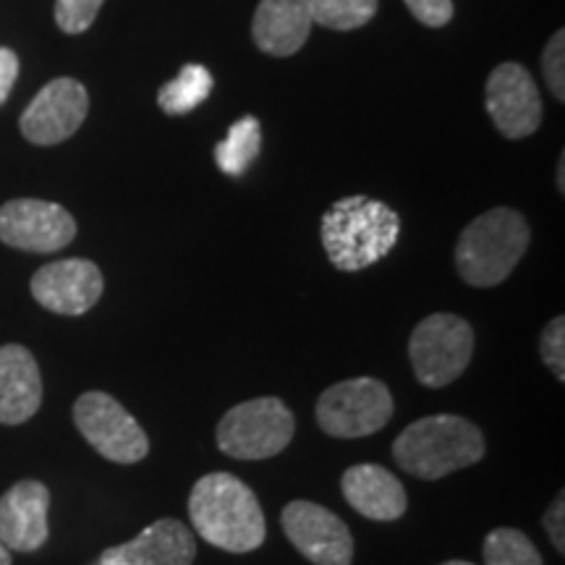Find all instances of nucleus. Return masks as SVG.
<instances>
[{
  "label": "nucleus",
  "mask_w": 565,
  "mask_h": 565,
  "mask_svg": "<svg viewBox=\"0 0 565 565\" xmlns=\"http://www.w3.org/2000/svg\"><path fill=\"white\" fill-rule=\"evenodd\" d=\"M189 519L207 545L225 553H254L267 536L257 492L228 471L196 479L189 494Z\"/></svg>",
  "instance_id": "obj_1"
},
{
  "label": "nucleus",
  "mask_w": 565,
  "mask_h": 565,
  "mask_svg": "<svg viewBox=\"0 0 565 565\" xmlns=\"http://www.w3.org/2000/svg\"><path fill=\"white\" fill-rule=\"evenodd\" d=\"M401 236L398 212L372 196H345L322 215L324 254L341 273H359L393 252Z\"/></svg>",
  "instance_id": "obj_2"
},
{
  "label": "nucleus",
  "mask_w": 565,
  "mask_h": 565,
  "mask_svg": "<svg viewBox=\"0 0 565 565\" xmlns=\"http://www.w3.org/2000/svg\"><path fill=\"white\" fill-rule=\"evenodd\" d=\"M487 454V440L475 422L456 414L422 416L395 437L393 458L406 475L424 482L454 475L479 463Z\"/></svg>",
  "instance_id": "obj_3"
},
{
  "label": "nucleus",
  "mask_w": 565,
  "mask_h": 565,
  "mask_svg": "<svg viewBox=\"0 0 565 565\" xmlns=\"http://www.w3.org/2000/svg\"><path fill=\"white\" fill-rule=\"evenodd\" d=\"M532 228L519 210L494 207L466 225L456 244V270L475 288L500 286L521 263Z\"/></svg>",
  "instance_id": "obj_4"
},
{
  "label": "nucleus",
  "mask_w": 565,
  "mask_h": 565,
  "mask_svg": "<svg viewBox=\"0 0 565 565\" xmlns=\"http://www.w3.org/2000/svg\"><path fill=\"white\" fill-rule=\"evenodd\" d=\"M296 435V416L275 395L244 401L217 422V448L236 461H265L282 454Z\"/></svg>",
  "instance_id": "obj_5"
},
{
  "label": "nucleus",
  "mask_w": 565,
  "mask_h": 565,
  "mask_svg": "<svg viewBox=\"0 0 565 565\" xmlns=\"http://www.w3.org/2000/svg\"><path fill=\"white\" fill-rule=\"evenodd\" d=\"M475 356V330L463 317L437 312L424 317L408 338V362L424 387L456 383Z\"/></svg>",
  "instance_id": "obj_6"
},
{
  "label": "nucleus",
  "mask_w": 565,
  "mask_h": 565,
  "mask_svg": "<svg viewBox=\"0 0 565 565\" xmlns=\"http://www.w3.org/2000/svg\"><path fill=\"white\" fill-rule=\"evenodd\" d=\"M315 419L324 435L335 440L370 437L393 419V395L374 377H353L335 383L317 398Z\"/></svg>",
  "instance_id": "obj_7"
},
{
  "label": "nucleus",
  "mask_w": 565,
  "mask_h": 565,
  "mask_svg": "<svg viewBox=\"0 0 565 565\" xmlns=\"http://www.w3.org/2000/svg\"><path fill=\"white\" fill-rule=\"evenodd\" d=\"M74 424L105 461L131 466L150 454V437L141 424L126 412L121 401L103 391L82 393L76 398Z\"/></svg>",
  "instance_id": "obj_8"
},
{
  "label": "nucleus",
  "mask_w": 565,
  "mask_h": 565,
  "mask_svg": "<svg viewBox=\"0 0 565 565\" xmlns=\"http://www.w3.org/2000/svg\"><path fill=\"white\" fill-rule=\"evenodd\" d=\"M288 542L315 565H351L353 536L341 515L312 500H291L280 513Z\"/></svg>",
  "instance_id": "obj_9"
},
{
  "label": "nucleus",
  "mask_w": 565,
  "mask_h": 565,
  "mask_svg": "<svg viewBox=\"0 0 565 565\" xmlns=\"http://www.w3.org/2000/svg\"><path fill=\"white\" fill-rule=\"evenodd\" d=\"M76 238V221L66 207L42 200H11L0 207V242L21 252H61Z\"/></svg>",
  "instance_id": "obj_10"
},
{
  "label": "nucleus",
  "mask_w": 565,
  "mask_h": 565,
  "mask_svg": "<svg viewBox=\"0 0 565 565\" xmlns=\"http://www.w3.org/2000/svg\"><path fill=\"white\" fill-rule=\"evenodd\" d=\"M89 113V95L84 84L68 76L47 82L21 113L19 129L26 141L40 147L61 145L79 131Z\"/></svg>",
  "instance_id": "obj_11"
},
{
  "label": "nucleus",
  "mask_w": 565,
  "mask_h": 565,
  "mask_svg": "<svg viewBox=\"0 0 565 565\" xmlns=\"http://www.w3.org/2000/svg\"><path fill=\"white\" fill-rule=\"evenodd\" d=\"M487 113L508 139H524L540 129L542 100L532 74L521 63H500L487 79Z\"/></svg>",
  "instance_id": "obj_12"
},
{
  "label": "nucleus",
  "mask_w": 565,
  "mask_h": 565,
  "mask_svg": "<svg viewBox=\"0 0 565 565\" xmlns=\"http://www.w3.org/2000/svg\"><path fill=\"white\" fill-rule=\"evenodd\" d=\"M30 291L47 312L82 317L100 301L105 280L100 267L89 259H58L32 275Z\"/></svg>",
  "instance_id": "obj_13"
},
{
  "label": "nucleus",
  "mask_w": 565,
  "mask_h": 565,
  "mask_svg": "<svg viewBox=\"0 0 565 565\" xmlns=\"http://www.w3.org/2000/svg\"><path fill=\"white\" fill-rule=\"evenodd\" d=\"M51 490L38 479H21L0 494V542L13 553H34L51 536Z\"/></svg>",
  "instance_id": "obj_14"
},
{
  "label": "nucleus",
  "mask_w": 565,
  "mask_h": 565,
  "mask_svg": "<svg viewBox=\"0 0 565 565\" xmlns=\"http://www.w3.org/2000/svg\"><path fill=\"white\" fill-rule=\"evenodd\" d=\"M196 540L179 519H158L124 545L108 547L100 565H192Z\"/></svg>",
  "instance_id": "obj_15"
},
{
  "label": "nucleus",
  "mask_w": 565,
  "mask_h": 565,
  "mask_svg": "<svg viewBox=\"0 0 565 565\" xmlns=\"http://www.w3.org/2000/svg\"><path fill=\"white\" fill-rule=\"evenodd\" d=\"M42 406V374L38 359L19 343L0 345V424L19 427Z\"/></svg>",
  "instance_id": "obj_16"
},
{
  "label": "nucleus",
  "mask_w": 565,
  "mask_h": 565,
  "mask_svg": "<svg viewBox=\"0 0 565 565\" xmlns=\"http://www.w3.org/2000/svg\"><path fill=\"white\" fill-rule=\"evenodd\" d=\"M345 503L370 521H398L406 513L408 498L401 479L391 475L385 466L359 463L345 469L341 477Z\"/></svg>",
  "instance_id": "obj_17"
},
{
  "label": "nucleus",
  "mask_w": 565,
  "mask_h": 565,
  "mask_svg": "<svg viewBox=\"0 0 565 565\" xmlns=\"http://www.w3.org/2000/svg\"><path fill=\"white\" fill-rule=\"evenodd\" d=\"M312 24L309 0H259L252 21V38L263 53L286 58L301 51Z\"/></svg>",
  "instance_id": "obj_18"
},
{
  "label": "nucleus",
  "mask_w": 565,
  "mask_h": 565,
  "mask_svg": "<svg viewBox=\"0 0 565 565\" xmlns=\"http://www.w3.org/2000/svg\"><path fill=\"white\" fill-rule=\"evenodd\" d=\"M259 150H263V129H259V121L254 116H244L231 126L228 137L217 141L215 162L223 173L242 175L257 160Z\"/></svg>",
  "instance_id": "obj_19"
},
{
  "label": "nucleus",
  "mask_w": 565,
  "mask_h": 565,
  "mask_svg": "<svg viewBox=\"0 0 565 565\" xmlns=\"http://www.w3.org/2000/svg\"><path fill=\"white\" fill-rule=\"evenodd\" d=\"M212 92V76L210 71L200 66V63H189L181 68V74L173 82H168L166 87L158 92L160 108L168 116H186L194 108L207 100Z\"/></svg>",
  "instance_id": "obj_20"
},
{
  "label": "nucleus",
  "mask_w": 565,
  "mask_h": 565,
  "mask_svg": "<svg viewBox=\"0 0 565 565\" xmlns=\"http://www.w3.org/2000/svg\"><path fill=\"white\" fill-rule=\"evenodd\" d=\"M482 555L484 565H545L534 542L521 529L511 526L487 534Z\"/></svg>",
  "instance_id": "obj_21"
},
{
  "label": "nucleus",
  "mask_w": 565,
  "mask_h": 565,
  "mask_svg": "<svg viewBox=\"0 0 565 565\" xmlns=\"http://www.w3.org/2000/svg\"><path fill=\"white\" fill-rule=\"evenodd\" d=\"M377 6L380 0H309L315 24L338 32H351L370 24L377 13Z\"/></svg>",
  "instance_id": "obj_22"
},
{
  "label": "nucleus",
  "mask_w": 565,
  "mask_h": 565,
  "mask_svg": "<svg viewBox=\"0 0 565 565\" xmlns=\"http://www.w3.org/2000/svg\"><path fill=\"white\" fill-rule=\"evenodd\" d=\"M105 0H55V24L66 34H82L95 24Z\"/></svg>",
  "instance_id": "obj_23"
},
{
  "label": "nucleus",
  "mask_w": 565,
  "mask_h": 565,
  "mask_svg": "<svg viewBox=\"0 0 565 565\" xmlns=\"http://www.w3.org/2000/svg\"><path fill=\"white\" fill-rule=\"evenodd\" d=\"M542 362L550 372L555 374L557 383H565V317L557 315L555 320L547 322L540 338Z\"/></svg>",
  "instance_id": "obj_24"
},
{
  "label": "nucleus",
  "mask_w": 565,
  "mask_h": 565,
  "mask_svg": "<svg viewBox=\"0 0 565 565\" xmlns=\"http://www.w3.org/2000/svg\"><path fill=\"white\" fill-rule=\"evenodd\" d=\"M542 71L545 82L557 100H565V32L557 30L550 38L545 53H542Z\"/></svg>",
  "instance_id": "obj_25"
},
{
  "label": "nucleus",
  "mask_w": 565,
  "mask_h": 565,
  "mask_svg": "<svg viewBox=\"0 0 565 565\" xmlns=\"http://www.w3.org/2000/svg\"><path fill=\"white\" fill-rule=\"evenodd\" d=\"M406 9L419 19L424 26H445L454 19V0H404Z\"/></svg>",
  "instance_id": "obj_26"
},
{
  "label": "nucleus",
  "mask_w": 565,
  "mask_h": 565,
  "mask_svg": "<svg viewBox=\"0 0 565 565\" xmlns=\"http://www.w3.org/2000/svg\"><path fill=\"white\" fill-rule=\"evenodd\" d=\"M565 494L563 490L557 492V498L550 503V508L542 515V526L553 542V547L557 550V555H565Z\"/></svg>",
  "instance_id": "obj_27"
},
{
  "label": "nucleus",
  "mask_w": 565,
  "mask_h": 565,
  "mask_svg": "<svg viewBox=\"0 0 565 565\" xmlns=\"http://www.w3.org/2000/svg\"><path fill=\"white\" fill-rule=\"evenodd\" d=\"M19 76V55L11 47H0V105L9 100L13 82Z\"/></svg>",
  "instance_id": "obj_28"
},
{
  "label": "nucleus",
  "mask_w": 565,
  "mask_h": 565,
  "mask_svg": "<svg viewBox=\"0 0 565 565\" xmlns=\"http://www.w3.org/2000/svg\"><path fill=\"white\" fill-rule=\"evenodd\" d=\"M0 565H13L11 563V550L0 542Z\"/></svg>",
  "instance_id": "obj_29"
},
{
  "label": "nucleus",
  "mask_w": 565,
  "mask_h": 565,
  "mask_svg": "<svg viewBox=\"0 0 565 565\" xmlns=\"http://www.w3.org/2000/svg\"><path fill=\"white\" fill-rule=\"evenodd\" d=\"M440 565H475V563H466V561H445Z\"/></svg>",
  "instance_id": "obj_30"
}]
</instances>
